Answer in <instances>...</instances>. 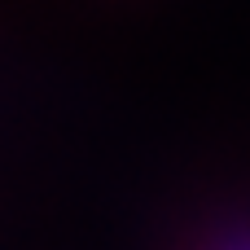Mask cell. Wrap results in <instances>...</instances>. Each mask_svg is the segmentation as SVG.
Here are the masks:
<instances>
[{
	"label": "cell",
	"instance_id": "6da1fadb",
	"mask_svg": "<svg viewBox=\"0 0 250 250\" xmlns=\"http://www.w3.org/2000/svg\"><path fill=\"white\" fill-rule=\"evenodd\" d=\"M207 250H250V215H246V220H233V224H229Z\"/></svg>",
	"mask_w": 250,
	"mask_h": 250
}]
</instances>
